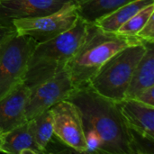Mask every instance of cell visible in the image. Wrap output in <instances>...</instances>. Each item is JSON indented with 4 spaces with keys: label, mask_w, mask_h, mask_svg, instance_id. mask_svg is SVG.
Here are the masks:
<instances>
[{
    "label": "cell",
    "mask_w": 154,
    "mask_h": 154,
    "mask_svg": "<svg viewBox=\"0 0 154 154\" xmlns=\"http://www.w3.org/2000/svg\"><path fill=\"white\" fill-rule=\"evenodd\" d=\"M67 99L78 106L84 132L90 131L99 138L100 153L131 154L128 127L117 102L99 95L88 84L74 88Z\"/></svg>",
    "instance_id": "1"
},
{
    "label": "cell",
    "mask_w": 154,
    "mask_h": 154,
    "mask_svg": "<svg viewBox=\"0 0 154 154\" xmlns=\"http://www.w3.org/2000/svg\"><path fill=\"white\" fill-rule=\"evenodd\" d=\"M78 18L77 6L73 1H69L53 13L36 17L15 19L12 24L16 34L30 36L37 43H41L69 30Z\"/></svg>",
    "instance_id": "6"
},
{
    "label": "cell",
    "mask_w": 154,
    "mask_h": 154,
    "mask_svg": "<svg viewBox=\"0 0 154 154\" xmlns=\"http://www.w3.org/2000/svg\"><path fill=\"white\" fill-rule=\"evenodd\" d=\"M154 0H134L131 1L121 7L117 8L116 11L110 14L99 19L95 23L97 26L100 29L110 32H116L121 25H123L130 17H132L135 13H137L142 8L148 5L153 4Z\"/></svg>",
    "instance_id": "15"
},
{
    "label": "cell",
    "mask_w": 154,
    "mask_h": 154,
    "mask_svg": "<svg viewBox=\"0 0 154 154\" xmlns=\"http://www.w3.org/2000/svg\"><path fill=\"white\" fill-rule=\"evenodd\" d=\"M75 87L66 69L49 79L30 89L25 105V118L30 120L35 116L50 109L57 103L67 99Z\"/></svg>",
    "instance_id": "8"
},
{
    "label": "cell",
    "mask_w": 154,
    "mask_h": 154,
    "mask_svg": "<svg viewBox=\"0 0 154 154\" xmlns=\"http://www.w3.org/2000/svg\"><path fill=\"white\" fill-rule=\"evenodd\" d=\"M53 118V134L73 152L86 153L83 121L78 106L64 99L50 108Z\"/></svg>",
    "instance_id": "7"
},
{
    "label": "cell",
    "mask_w": 154,
    "mask_h": 154,
    "mask_svg": "<svg viewBox=\"0 0 154 154\" xmlns=\"http://www.w3.org/2000/svg\"><path fill=\"white\" fill-rule=\"evenodd\" d=\"M29 93L30 88L22 83L0 99V134L27 121L24 109Z\"/></svg>",
    "instance_id": "10"
},
{
    "label": "cell",
    "mask_w": 154,
    "mask_h": 154,
    "mask_svg": "<svg viewBox=\"0 0 154 154\" xmlns=\"http://www.w3.org/2000/svg\"><path fill=\"white\" fill-rule=\"evenodd\" d=\"M117 106L127 127L154 140V106L134 98H124Z\"/></svg>",
    "instance_id": "11"
},
{
    "label": "cell",
    "mask_w": 154,
    "mask_h": 154,
    "mask_svg": "<svg viewBox=\"0 0 154 154\" xmlns=\"http://www.w3.org/2000/svg\"><path fill=\"white\" fill-rule=\"evenodd\" d=\"M134 98L145 105L154 106V86L143 89Z\"/></svg>",
    "instance_id": "20"
},
{
    "label": "cell",
    "mask_w": 154,
    "mask_h": 154,
    "mask_svg": "<svg viewBox=\"0 0 154 154\" xmlns=\"http://www.w3.org/2000/svg\"><path fill=\"white\" fill-rule=\"evenodd\" d=\"M1 152L10 154H41L38 149L29 123H25L1 134Z\"/></svg>",
    "instance_id": "12"
},
{
    "label": "cell",
    "mask_w": 154,
    "mask_h": 154,
    "mask_svg": "<svg viewBox=\"0 0 154 154\" xmlns=\"http://www.w3.org/2000/svg\"><path fill=\"white\" fill-rule=\"evenodd\" d=\"M139 37L143 42H154V14H152L142 29L137 32Z\"/></svg>",
    "instance_id": "19"
},
{
    "label": "cell",
    "mask_w": 154,
    "mask_h": 154,
    "mask_svg": "<svg viewBox=\"0 0 154 154\" xmlns=\"http://www.w3.org/2000/svg\"><path fill=\"white\" fill-rule=\"evenodd\" d=\"M14 34H16V32L14 26L0 23V44Z\"/></svg>",
    "instance_id": "21"
},
{
    "label": "cell",
    "mask_w": 154,
    "mask_h": 154,
    "mask_svg": "<svg viewBox=\"0 0 154 154\" xmlns=\"http://www.w3.org/2000/svg\"><path fill=\"white\" fill-rule=\"evenodd\" d=\"M143 42L137 36L106 32L95 23H88L82 43L66 66L75 88L87 85L113 55Z\"/></svg>",
    "instance_id": "2"
},
{
    "label": "cell",
    "mask_w": 154,
    "mask_h": 154,
    "mask_svg": "<svg viewBox=\"0 0 154 154\" xmlns=\"http://www.w3.org/2000/svg\"><path fill=\"white\" fill-rule=\"evenodd\" d=\"M154 14V3L146 5L130 17L123 25L119 27L116 33L128 36H136L137 32L146 23L149 18Z\"/></svg>",
    "instance_id": "17"
},
{
    "label": "cell",
    "mask_w": 154,
    "mask_h": 154,
    "mask_svg": "<svg viewBox=\"0 0 154 154\" xmlns=\"http://www.w3.org/2000/svg\"><path fill=\"white\" fill-rule=\"evenodd\" d=\"M34 142L42 153H45L47 145L53 138V118L50 109L28 120Z\"/></svg>",
    "instance_id": "16"
},
{
    "label": "cell",
    "mask_w": 154,
    "mask_h": 154,
    "mask_svg": "<svg viewBox=\"0 0 154 154\" xmlns=\"http://www.w3.org/2000/svg\"><path fill=\"white\" fill-rule=\"evenodd\" d=\"M79 17L88 23H95L122 5L134 0H72Z\"/></svg>",
    "instance_id": "14"
},
{
    "label": "cell",
    "mask_w": 154,
    "mask_h": 154,
    "mask_svg": "<svg viewBox=\"0 0 154 154\" xmlns=\"http://www.w3.org/2000/svg\"><path fill=\"white\" fill-rule=\"evenodd\" d=\"M37 42L14 34L0 44V99L23 83L29 58Z\"/></svg>",
    "instance_id": "5"
},
{
    "label": "cell",
    "mask_w": 154,
    "mask_h": 154,
    "mask_svg": "<svg viewBox=\"0 0 154 154\" xmlns=\"http://www.w3.org/2000/svg\"><path fill=\"white\" fill-rule=\"evenodd\" d=\"M129 149L131 154H153L154 140L128 127Z\"/></svg>",
    "instance_id": "18"
},
{
    "label": "cell",
    "mask_w": 154,
    "mask_h": 154,
    "mask_svg": "<svg viewBox=\"0 0 154 154\" xmlns=\"http://www.w3.org/2000/svg\"><path fill=\"white\" fill-rule=\"evenodd\" d=\"M147 49L137 64L125 98H134L140 91L154 86V42H146Z\"/></svg>",
    "instance_id": "13"
},
{
    "label": "cell",
    "mask_w": 154,
    "mask_h": 154,
    "mask_svg": "<svg viewBox=\"0 0 154 154\" xmlns=\"http://www.w3.org/2000/svg\"><path fill=\"white\" fill-rule=\"evenodd\" d=\"M0 152H1V134H0Z\"/></svg>",
    "instance_id": "22"
},
{
    "label": "cell",
    "mask_w": 154,
    "mask_h": 154,
    "mask_svg": "<svg viewBox=\"0 0 154 154\" xmlns=\"http://www.w3.org/2000/svg\"><path fill=\"white\" fill-rule=\"evenodd\" d=\"M88 23L80 17L67 32L37 43L27 64L23 84L30 89L60 72L82 43Z\"/></svg>",
    "instance_id": "3"
},
{
    "label": "cell",
    "mask_w": 154,
    "mask_h": 154,
    "mask_svg": "<svg viewBox=\"0 0 154 154\" xmlns=\"http://www.w3.org/2000/svg\"><path fill=\"white\" fill-rule=\"evenodd\" d=\"M146 49V42H143L121 50L104 63L88 84L97 93L115 102L124 99L133 73Z\"/></svg>",
    "instance_id": "4"
},
{
    "label": "cell",
    "mask_w": 154,
    "mask_h": 154,
    "mask_svg": "<svg viewBox=\"0 0 154 154\" xmlns=\"http://www.w3.org/2000/svg\"><path fill=\"white\" fill-rule=\"evenodd\" d=\"M72 0H0V23L11 25L15 19L53 13Z\"/></svg>",
    "instance_id": "9"
}]
</instances>
